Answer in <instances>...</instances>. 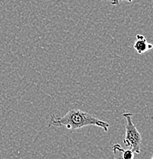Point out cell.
<instances>
[{"instance_id":"obj_1","label":"cell","mask_w":153,"mask_h":159,"mask_svg":"<svg viewBox=\"0 0 153 159\" xmlns=\"http://www.w3.org/2000/svg\"><path fill=\"white\" fill-rule=\"evenodd\" d=\"M48 125L49 127L64 126L70 130L81 129L87 125H96L103 129L105 132H108L110 127L108 122L95 118L81 109H70L63 116H57L51 114Z\"/></svg>"},{"instance_id":"obj_2","label":"cell","mask_w":153,"mask_h":159,"mask_svg":"<svg viewBox=\"0 0 153 159\" xmlns=\"http://www.w3.org/2000/svg\"><path fill=\"white\" fill-rule=\"evenodd\" d=\"M123 116L126 119V123L125 125V136L123 138V143L126 147H130L134 153H140V146L142 142V136L133 124L132 120L133 114L131 112H124Z\"/></svg>"},{"instance_id":"obj_3","label":"cell","mask_w":153,"mask_h":159,"mask_svg":"<svg viewBox=\"0 0 153 159\" xmlns=\"http://www.w3.org/2000/svg\"><path fill=\"white\" fill-rule=\"evenodd\" d=\"M133 48L138 54H142L152 49L153 48V44L148 42L144 35L137 34L136 41L133 44Z\"/></svg>"},{"instance_id":"obj_4","label":"cell","mask_w":153,"mask_h":159,"mask_svg":"<svg viewBox=\"0 0 153 159\" xmlns=\"http://www.w3.org/2000/svg\"><path fill=\"white\" fill-rule=\"evenodd\" d=\"M123 149L119 144H114L112 146V152L113 154V159H123L122 154Z\"/></svg>"},{"instance_id":"obj_5","label":"cell","mask_w":153,"mask_h":159,"mask_svg":"<svg viewBox=\"0 0 153 159\" xmlns=\"http://www.w3.org/2000/svg\"><path fill=\"white\" fill-rule=\"evenodd\" d=\"M122 156L123 159H133L134 158V152L132 150H123Z\"/></svg>"},{"instance_id":"obj_6","label":"cell","mask_w":153,"mask_h":159,"mask_svg":"<svg viewBox=\"0 0 153 159\" xmlns=\"http://www.w3.org/2000/svg\"><path fill=\"white\" fill-rule=\"evenodd\" d=\"M106 1H108L111 4L113 5V6H117L119 4V1L118 0H106Z\"/></svg>"},{"instance_id":"obj_7","label":"cell","mask_w":153,"mask_h":159,"mask_svg":"<svg viewBox=\"0 0 153 159\" xmlns=\"http://www.w3.org/2000/svg\"><path fill=\"white\" fill-rule=\"evenodd\" d=\"M118 1H126L128 2H132L133 0H118Z\"/></svg>"},{"instance_id":"obj_8","label":"cell","mask_w":153,"mask_h":159,"mask_svg":"<svg viewBox=\"0 0 153 159\" xmlns=\"http://www.w3.org/2000/svg\"><path fill=\"white\" fill-rule=\"evenodd\" d=\"M151 159H153V155H152V158H151Z\"/></svg>"}]
</instances>
